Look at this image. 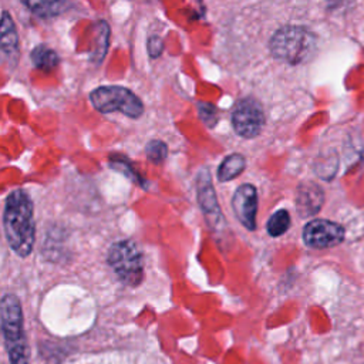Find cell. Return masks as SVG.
Listing matches in <instances>:
<instances>
[{
    "instance_id": "7c38bea8",
    "label": "cell",
    "mask_w": 364,
    "mask_h": 364,
    "mask_svg": "<svg viewBox=\"0 0 364 364\" xmlns=\"http://www.w3.org/2000/svg\"><path fill=\"white\" fill-rule=\"evenodd\" d=\"M245 166H246V161H245L243 155L230 154L219 165V169H218L219 182H226V181L236 178L237 175H240L243 172Z\"/></svg>"
},
{
    "instance_id": "8992f818",
    "label": "cell",
    "mask_w": 364,
    "mask_h": 364,
    "mask_svg": "<svg viewBox=\"0 0 364 364\" xmlns=\"http://www.w3.org/2000/svg\"><path fill=\"white\" fill-rule=\"evenodd\" d=\"M303 240L313 249H328L344 240V228L327 219H313L303 229Z\"/></svg>"
},
{
    "instance_id": "6da1fadb",
    "label": "cell",
    "mask_w": 364,
    "mask_h": 364,
    "mask_svg": "<svg viewBox=\"0 0 364 364\" xmlns=\"http://www.w3.org/2000/svg\"><path fill=\"white\" fill-rule=\"evenodd\" d=\"M3 225L10 247L20 257L28 256L34 246L36 223L33 218V202L24 191L16 189L7 196Z\"/></svg>"
},
{
    "instance_id": "2e32d148",
    "label": "cell",
    "mask_w": 364,
    "mask_h": 364,
    "mask_svg": "<svg viewBox=\"0 0 364 364\" xmlns=\"http://www.w3.org/2000/svg\"><path fill=\"white\" fill-rule=\"evenodd\" d=\"M98 33H97V47L92 53V60H95L97 63H100L101 60H104V55L107 53L108 48V38H109V27L105 21H98Z\"/></svg>"
},
{
    "instance_id": "d6986e66",
    "label": "cell",
    "mask_w": 364,
    "mask_h": 364,
    "mask_svg": "<svg viewBox=\"0 0 364 364\" xmlns=\"http://www.w3.org/2000/svg\"><path fill=\"white\" fill-rule=\"evenodd\" d=\"M148 54L151 58H158L164 51V41L159 36H151L148 38Z\"/></svg>"
},
{
    "instance_id": "e0dca14e",
    "label": "cell",
    "mask_w": 364,
    "mask_h": 364,
    "mask_svg": "<svg viewBox=\"0 0 364 364\" xmlns=\"http://www.w3.org/2000/svg\"><path fill=\"white\" fill-rule=\"evenodd\" d=\"M168 155L166 145L159 139H152L146 144V156L154 164H161Z\"/></svg>"
},
{
    "instance_id": "8fae6325",
    "label": "cell",
    "mask_w": 364,
    "mask_h": 364,
    "mask_svg": "<svg viewBox=\"0 0 364 364\" xmlns=\"http://www.w3.org/2000/svg\"><path fill=\"white\" fill-rule=\"evenodd\" d=\"M1 53L6 58L16 61L18 53V37L11 16L4 10L1 13Z\"/></svg>"
},
{
    "instance_id": "52a82bcc",
    "label": "cell",
    "mask_w": 364,
    "mask_h": 364,
    "mask_svg": "<svg viewBox=\"0 0 364 364\" xmlns=\"http://www.w3.org/2000/svg\"><path fill=\"white\" fill-rule=\"evenodd\" d=\"M263 124V109L260 104L253 98L242 100L232 114L233 129L243 138H255L256 135H259Z\"/></svg>"
},
{
    "instance_id": "277c9868",
    "label": "cell",
    "mask_w": 364,
    "mask_h": 364,
    "mask_svg": "<svg viewBox=\"0 0 364 364\" xmlns=\"http://www.w3.org/2000/svg\"><path fill=\"white\" fill-rule=\"evenodd\" d=\"M94 108L102 114L121 112L129 118H138L144 112L142 101L128 88L121 85H102L90 94Z\"/></svg>"
},
{
    "instance_id": "4fadbf2b",
    "label": "cell",
    "mask_w": 364,
    "mask_h": 364,
    "mask_svg": "<svg viewBox=\"0 0 364 364\" xmlns=\"http://www.w3.org/2000/svg\"><path fill=\"white\" fill-rule=\"evenodd\" d=\"M31 63L38 70H53L58 64V55L47 46H37L31 51Z\"/></svg>"
},
{
    "instance_id": "30bf717a",
    "label": "cell",
    "mask_w": 364,
    "mask_h": 364,
    "mask_svg": "<svg viewBox=\"0 0 364 364\" xmlns=\"http://www.w3.org/2000/svg\"><path fill=\"white\" fill-rule=\"evenodd\" d=\"M323 202L324 193L318 185L313 182H304L299 186L296 193V209L301 218L316 215L321 209Z\"/></svg>"
},
{
    "instance_id": "ba28073f",
    "label": "cell",
    "mask_w": 364,
    "mask_h": 364,
    "mask_svg": "<svg viewBox=\"0 0 364 364\" xmlns=\"http://www.w3.org/2000/svg\"><path fill=\"white\" fill-rule=\"evenodd\" d=\"M196 192H198V202L205 215L208 225L212 229H219L222 226L223 216L218 203V198L213 189L212 178L208 169H200L196 176Z\"/></svg>"
},
{
    "instance_id": "9a60e30c",
    "label": "cell",
    "mask_w": 364,
    "mask_h": 364,
    "mask_svg": "<svg viewBox=\"0 0 364 364\" xmlns=\"http://www.w3.org/2000/svg\"><path fill=\"white\" fill-rule=\"evenodd\" d=\"M290 226V215L286 209H279L276 210L267 220V233L273 237H277L283 235Z\"/></svg>"
},
{
    "instance_id": "3957f363",
    "label": "cell",
    "mask_w": 364,
    "mask_h": 364,
    "mask_svg": "<svg viewBox=\"0 0 364 364\" xmlns=\"http://www.w3.org/2000/svg\"><path fill=\"white\" fill-rule=\"evenodd\" d=\"M1 331L10 364H28V344L24 336L23 311L14 294H4L1 299Z\"/></svg>"
},
{
    "instance_id": "7a4b0ae2",
    "label": "cell",
    "mask_w": 364,
    "mask_h": 364,
    "mask_svg": "<svg viewBox=\"0 0 364 364\" xmlns=\"http://www.w3.org/2000/svg\"><path fill=\"white\" fill-rule=\"evenodd\" d=\"M317 38L303 26H284L270 38V53L274 58L287 64H301L311 58Z\"/></svg>"
},
{
    "instance_id": "ac0fdd59",
    "label": "cell",
    "mask_w": 364,
    "mask_h": 364,
    "mask_svg": "<svg viewBox=\"0 0 364 364\" xmlns=\"http://www.w3.org/2000/svg\"><path fill=\"white\" fill-rule=\"evenodd\" d=\"M198 111H199V117L200 119L208 125V127H213V124L218 121L216 117V108L208 102H199L198 105Z\"/></svg>"
},
{
    "instance_id": "ffe728a7",
    "label": "cell",
    "mask_w": 364,
    "mask_h": 364,
    "mask_svg": "<svg viewBox=\"0 0 364 364\" xmlns=\"http://www.w3.org/2000/svg\"><path fill=\"white\" fill-rule=\"evenodd\" d=\"M111 166H112V168H115L117 171L122 172V173H125V171H127V176H128V178H131L132 181H136V183H139V182H141L139 176H138V175H135V172L131 169V166L128 165V162H127V161H118V159H114V161H111Z\"/></svg>"
},
{
    "instance_id": "9c48e42d",
    "label": "cell",
    "mask_w": 364,
    "mask_h": 364,
    "mask_svg": "<svg viewBox=\"0 0 364 364\" xmlns=\"http://www.w3.org/2000/svg\"><path fill=\"white\" fill-rule=\"evenodd\" d=\"M232 209L236 218L242 222V225L246 229L253 230L256 228V212H257L256 188L250 183L240 185L232 198Z\"/></svg>"
},
{
    "instance_id": "5b68a950",
    "label": "cell",
    "mask_w": 364,
    "mask_h": 364,
    "mask_svg": "<svg viewBox=\"0 0 364 364\" xmlns=\"http://www.w3.org/2000/svg\"><path fill=\"white\" fill-rule=\"evenodd\" d=\"M108 263L128 286H138L144 277V259L132 240L115 242L108 250Z\"/></svg>"
},
{
    "instance_id": "5bb4252c",
    "label": "cell",
    "mask_w": 364,
    "mask_h": 364,
    "mask_svg": "<svg viewBox=\"0 0 364 364\" xmlns=\"http://www.w3.org/2000/svg\"><path fill=\"white\" fill-rule=\"evenodd\" d=\"M24 6L40 17H53L63 13L68 4L65 1H24Z\"/></svg>"
}]
</instances>
